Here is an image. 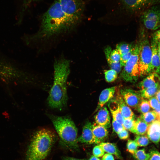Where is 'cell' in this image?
Instances as JSON below:
<instances>
[{"label": "cell", "instance_id": "obj_26", "mask_svg": "<svg viewBox=\"0 0 160 160\" xmlns=\"http://www.w3.org/2000/svg\"><path fill=\"white\" fill-rule=\"evenodd\" d=\"M138 146H146L149 143V140L148 137L144 135H137L134 140Z\"/></svg>", "mask_w": 160, "mask_h": 160}, {"label": "cell", "instance_id": "obj_19", "mask_svg": "<svg viewBox=\"0 0 160 160\" xmlns=\"http://www.w3.org/2000/svg\"><path fill=\"white\" fill-rule=\"evenodd\" d=\"M119 93L116 98V100L119 104L120 111L124 119L135 118V115L131 109L124 101L122 97Z\"/></svg>", "mask_w": 160, "mask_h": 160}, {"label": "cell", "instance_id": "obj_36", "mask_svg": "<svg viewBox=\"0 0 160 160\" xmlns=\"http://www.w3.org/2000/svg\"><path fill=\"white\" fill-rule=\"evenodd\" d=\"M148 102L151 108L154 110L157 108L159 104L158 101L155 97L149 98Z\"/></svg>", "mask_w": 160, "mask_h": 160}, {"label": "cell", "instance_id": "obj_29", "mask_svg": "<svg viewBox=\"0 0 160 160\" xmlns=\"http://www.w3.org/2000/svg\"><path fill=\"white\" fill-rule=\"evenodd\" d=\"M133 155L137 160H148L149 158V153H147L144 149L137 150Z\"/></svg>", "mask_w": 160, "mask_h": 160}, {"label": "cell", "instance_id": "obj_10", "mask_svg": "<svg viewBox=\"0 0 160 160\" xmlns=\"http://www.w3.org/2000/svg\"><path fill=\"white\" fill-rule=\"evenodd\" d=\"M92 124L87 121L84 126L81 135L77 138L78 142L91 144L95 143L92 132Z\"/></svg>", "mask_w": 160, "mask_h": 160}, {"label": "cell", "instance_id": "obj_27", "mask_svg": "<svg viewBox=\"0 0 160 160\" xmlns=\"http://www.w3.org/2000/svg\"><path fill=\"white\" fill-rule=\"evenodd\" d=\"M151 108L148 101L143 99L137 109L139 112L143 114L151 110Z\"/></svg>", "mask_w": 160, "mask_h": 160}, {"label": "cell", "instance_id": "obj_15", "mask_svg": "<svg viewBox=\"0 0 160 160\" xmlns=\"http://www.w3.org/2000/svg\"><path fill=\"white\" fill-rule=\"evenodd\" d=\"M116 88L115 86L113 87L105 89L102 91L99 96L96 111L98 110L103 107L111 100L115 93Z\"/></svg>", "mask_w": 160, "mask_h": 160}, {"label": "cell", "instance_id": "obj_32", "mask_svg": "<svg viewBox=\"0 0 160 160\" xmlns=\"http://www.w3.org/2000/svg\"><path fill=\"white\" fill-rule=\"evenodd\" d=\"M133 47L132 49L129 52L121 56L120 62L122 67L124 66L130 58L132 53Z\"/></svg>", "mask_w": 160, "mask_h": 160}, {"label": "cell", "instance_id": "obj_39", "mask_svg": "<svg viewBox=\"0 0 160 160\" xmlns=\"http://www.w3.org/2000/svg\"><path fill=\"white\" fill-rule=\"evenodd\" d=\"M102 160H114V158L112 155L105 153L103 155Z\"/></svg>", "mask_w": 160, "mask_h": 160}, {"label": "cell", "instance_id": "obj_42", "mask_svg": "<svg viewBox=\"0 0 160 160\" xmlns=\"http://www.w3.org/2000/svg\"><path fill=\"white\" fill-rule=\"evenodd\" d=\"M155 96L158 101L160 103V88L156 93Z\"/></svg>", "mask_w": 160, "mask_h": 160}, {"label": "cell", "instance_id": "obj_35", "mask_svg": "<svg viewBox=\"0 0 160 160\" xmlns=\"http://www.w3.org/2000/svg\"><path fill=\"white\" fill-rule=\"evenodd\" d=\"M149 153V158L148 160H160V153L157 151L152 150Z\"/></svg>", "mask_w": 160, "mask_h": 160}, {"label": "cell", "instance_id": "obj_38", "mask_svg": "<svg viewBox=\"0 0 160 160\" xmlns=\"http://www.w3.org/2000/svg\"><path fill=\"white\" fill-rule=\"evenodd\" d=\"M152 40L156 44L160 43V29L154 33Z\"/></svg>", "mask_w": 160, "mask_h": 160}, {"label": "cell", "instance_id": "obj_11", "mask_svg": "<svg viewBox=\"0 0 160 160\" xmlns=\"http://www.w3.org/2000/svg\"><path fill=\"white\" fill-rule=\"evenodd\" d=\"M98 110L95 116V123L107 128H109L111 126V118L107 108L103 106Z\"/></svg>", "mask_w": 160, "mask_h": 160}, {"label": "cell", "instance_id": "obj_5", "mask_svg": "<svg viewBox=\"0 0 160 160\" xmlns=\"http://www.w3.org/2000/svg\"><path fill=\"white\" fill-rule=\"evenodd\" d=\"M139 41L138 66L141 76L151 73L152 51L151 44L146 36L142 33Z\"/></svg>", "mask_w": 160, "mask_h": 160}, {"label": "cell", "instance_id": "obj_14", "mask_svg": "<svg viewBox=\"0 0 160 160\" xmlns=\"http://www.w3.org/2000/svg\"><path fill=\"white\" fill-rule=\"evenodd\" d=\"M147 136L155 144L160 141V121L156 120L149 125L147 131Z\"/></svg>", "mask_w": 160, "mask_h": 160}, {"label": "cell", "instance_id": "obj_17", "mask_svg": "<svg viewBox=\"0 0 160 160\" xmlns=\"http://www.w3.org/2000/svg\"><path fill=\"white\" fill-rule=\"evenodd\" d=\"M142 20L153 23H160V9L153 7L145 11L142 16Z\"/></svg>", "mask_w": 160, "mask_h": 160}, {"label": "cell", "instance_id": "obj_20", "mask_svg": "<svg viewBox=\"0 0 160 160\" xmlns=\"http://www.w3.org/2000/svg\"><path fill=\"white\" fill-rule=\"evenodd\" d=\"M100 145L104 152L108 153L114 155L119 159L121 158V153L116 145L113 143L103 142Z\"/></svg>", "mask_w": 160, "mask_h": 160}, {"label": "cell", "instance_id": "obj_16", "mask_svg": "<svg viewBox=\"0 0 160 160\" xmlns=\"http://www.w3.org/2000/svg\"><path fill=\"white\" fill-rule=\"evenodd\" d=\"M151 45L152 51L151 73H155L159 75L160 74V59L157 52V44L152 40Z\"/></svg>", "mask_w": 160, "mask_h": 160}, {"label": "cell", "instance_id": "obj_40", "mask_svg": "<svg viewBox=\"0 0 160 160\" xmlns=\"http://www.w3.org/2000/svg\"><path fill=\"white\" fill-rule=\"evenodd\" d=\"M63 160H87L86 159H80L73 157L66 156L64 157Z\"/></svg>", "mask_w": 160, "mask_h": 160}, {"label": "cell", "instance_id": "obj_37", "mask_svg": "<svg viewBox=\"0 0 160 160\" xmlns=\"http://www.w3.org/2000/svg\"><path fill=\"white\" fill-rule=\"evenodd\" d=\"M117 134L119 138L122 140H126L129 137V132L125 129Z\"/></svg>", "mask_w": 160, "mask_h": 160}, {"label": "cell", "instance_id": "obj_7", "mask_svg": "<svg viewBox=\"0 0 160 160\" xmlns=\"http://www.w3.org/2000/svg\"><path fill=\"white\" fill-rule=\"evenodd\" d=\"M63 11L78 24L83 17L85 3L83 0H59Z\"/></svg>", "mask_w": 160, "mask_h": 160}, {"label": "cell", "instance_id": "obj_1", "mask_svg": "<svg viewBox=\"0 0 160 160\" xmlns=\"http://www.w3.org/2000/svg\"><path fill=\"white\" fill-rule=\"evenodd\" d=\"M78 25L63 11L59 0H55L43 15L34 38L38 41L47 40L73 31Z\"/></svg>", "mask_w": 160, "mask_h": 160}, {"label": "cell", "instance_id": "obj_13", "mask_svg": "<svg viewBox=\"0 0 160 160\" xmlns=\"http://www.w3.org/2000/svg\"><path fill=\"white\" fill-rule=\"evenodd\" d=\"M160 77L155 73H151L138 84V87L141 90L159 85Z\"/></svg>", "mask_w": 160, "mask_h": 160}, {"label": "cell", "instance_id": "obj_25", "mask_svg": "<svg viewBox=\"0 0 160 160\" xmlns=\"http://www.w3.org/2000/svg\"><path fill=\"white\" fill-rule=\"evenodd\" d=\"M133 46V45L129 44L121 43L116 45V49L121 56L129 52L132 49Z\"/></svg>", "mask_w": 160, "mask_h": 160}, {"label": "cell", "instance_id": "obj_24", "mask_svg": "<svg viewBox=\"0 0 160 160\" xmlns=\"http://www.w3.org/2000/svg\"><path fill=\"white\" fill-rule=\"evenodd\" d=\"M140 118L149 125L154 121L157 120V114L155 111H152L142 114Z\"/></svg>", "mask_w": 160, "mask_h": 160}, {"label": "cell", "instance_id": "obj_21", "mask_svg": "<svg viewBox=\"0 0 160 160\" xmlns=\"http://www.w3.org/2000/svg\"><path fill=\"white\" fill-rule=\"evenodd\" d=\"M149 124L140 118L136 120L133 133L137 135H144L147 132Z\"/></svg>", "mask_w": 160, "mask_h": 160}, {"label": "cell", "instance_id": "obj_2", "mask_svg": "<svg viewBox=\"0 0 160 160\" xmlns=\"http://www.w3.org/2000/svg\"><path fill=\"white\" fill-rule=\"evenodd\" d=\"M54 81L48 103L52 108L61 109L66 105L68 101L67 81L70 73V62L64 58L57 60L54 63Z\"/></svg>", "mask_w": 160, "mask_h": 160}, {"label": "cell", "instance_id": "obj_34", "mask_svg": "<svg viewBox=\"0 0 160 160\" xmlns=\"http://www.w3.org/2000/svg\"><path fill=\"white\" fill-rule=\"evenodd\" d=\"M93 156L97 157H100L104 154V151L100 145L95 146L92 150Z\"/></svg>", "mask_w": 160, "mask_h": 160}, {"label": "cell", "instance_id": "obj_12", "mask_svg": "<svg viewBox=\"0 0 160 160\" xmlns=\"http://www.w3.org/2000/svg\"><path fill=\"white\" fill-rule=\"evenodd\" d=\"M107 128L95 123L92 124V130L95 143L100 144L107 138L108 135Z\"/></svg>", "mask_w": 160, "mask_h": 160}, {"label": "cell", "instance_id": "obj_44", "mask_svg": "<svg viewBox=\"0 0 160 160\" xmlns=\"http://www.w3.org/2000/svg\"><path fill=\"white\" fill-rule=\"evenodd\" d=\"M88 160H100L99 158L93 155Z\"/></svg>", "mask_w": 160, "mask_h": 160}, {"label": "cell", "instance_id": "obj_30", "mask_svg": "<svg viewBox=\"0 0 160 160\" xmlns=\"http://www.w3.org/2000/svg\"><path fill=\"white\" fill-rule=\"evenodd\" d=\"M135 121L134 118L124 119L123 125L125 129L133 133Z\"/></svg>", "mask_w": 160, "mask_h": 160}, {"label": "cell", "instance_id": "obj_28", "mask_svg": "<svg viewBox=\"0 0 160 160\" xmlns=\"http://www.w3.org/2000/svg\"><path fill=\"white\" fill-rule=\"evenodd\" d=\"M105 79L108 82L115 81L117 79L118 73L114 70L111 69L105 71L104 72Z\"/></svg>", "mask_w": 160, "mask_h": 160}, {"label": "cell", "instance_id": "obj_6", "mask_svg": "<svg viewBox=\"0 0 160 160\" xmlns=\"http://www.w3.org/2000/svg\"><path fill=\"white\" fill-rule=\"evenodd\" d=\"M138 42L133 45L132 55L122 70L120 77L125 81L134 82L141 76L138 66Z\"/></svg>", "mask_w": 160, "mask_h": 160}, {"label": "cell", "instance_id": "obj_9", "mask_svg": "<svg viewBox=\"0 0 160 160\" xmlns=\"http://www.w3.org/2000/svg\"><path fill=\"white\" fill-rule=\"evenodd\" d=\"M154 0H120L123 8L130 12L140 10L152 4Z\"/></svg>", "mask_w": 160, "mask_h": 160}, {"label": "cell", "instance_id": "obj_31", "mask_svg": "<svg viewBox=\"0 0 160 160\" xmlns=\"http://www.w3.org/2000/svg\"><path fill=\"white\" fill-rule=\"evenodd\" d=\"M137 146L134 140H129L127 144V148L128 151L133 154L137 150Z\"/></svg>", "mask_w": 160, "mask_h": 160}, {"label": "cell", "instance_id": "obj_23", "mask_svg": "<svg viewBox=\"0 0 160 160\" xmlns=\"http://www.w3.org/2000/svg\"><path fill=\"white\" fill-rule=\"evenodd\" d=\"M160 88V85L141 90L139 92L143 98L149 99L155 95Z\"/></svg>", "mask_w": 160, "mask_h": 160}, {"label": "cell", "instance_id": "obj_3", "mask_svg": "<svg viewBox=\"0 0 160 160\" xmlns=\"http://www.w3.org/2000/svg\"><path fill=\"white\" fill-rule=\"evenodd\" d=\"M56 137L54 132L47 129L36 131L27 150L26 160H44L50 151Z\"/></svg>", "mask_w": 160, "mask_h": 160}, {"label": "cell", "instance_id": "obj_4", "mask_svg": "<svg viewBox=\"0 0 160 160\" xmlns=\"http://www.w3.org/2000/svg\"><path fill=\"white\" fill-rule=\"evenodd\" d=\"M49 117L63 145L71 151H77L78 130L73 121L66 116L50 115Z\"/></svg>", "mask_w": 160, "mask_h": 160}, {"label": "cell", "instance_id": "obj_8", "mask_svg": "<svg viewBox=\"0 0 160 160\" xmlns=\"http://www.w3.org/2000/svg\"><path fill=\"white\" fill-rule=\"evenodd\" d=\"M120 94L128 105L136 108H137L140 102L143 99L139 92L130 89L124 88L121 89Z\"/></svg>", "mask_w": 160, "mask_h": 160}, {"label": "cell", "instance_id": "obj_33", "mask_svg": "<svg viewBox=\"0 0 160 160\" xmlns=\"http://www.w3.org/2000/svg\"><path fill=\"white\" fill-rule=\"evenodd\" d=\"M112 125L114 131L117 134L124 129L123 125L113 119Z\"/></svg>", "mask_w": 160, "mask_h": 160}, {"label": "cell", "instance_id": "obj_18", "mask_svg": "<svg viewBox=\"0 0 160 160\" xmlns=\"http://www.w3.org/2000/svg\"><path fill=\"white\" fill-rule=\"evenodd\" d=\"M108 106L112 115L113 119L123 125L124 118L121 113L119 105L115 100H111Z\"/></svg>", "mask_w": 160, "mask_h": 160}, {"label": "cell", "instance_id": "obj_43", "mask_svg": "<svg viewBox=\"0 0 160 160\" xmlns=\"http://www.w3.org/2000/svg\"><path fill=\"white\" fill-rule=\"evenodd\" d=\"M157 52L160 59V43L157 44Z\"/></svg>", "mask_w": 160, "mask_h": 160}, {"label": "cell", "instance_id": "obj_22", "mask_svg": "<svg viewBox=\"0 0 160 160\" xmlns=\"http://www.w3.org/2000/svg\"><path fill=\"white\" fill-rule=\"evenodd\" d=\"M104 52L106 59L114 62H120L121 56L116 49L112 50L110 47L108 46L105 49Z\"/></svg>", "mask_w": 160, "mask_h": 160}, {"label": "cell", "instance_id": "obj_41", "mask_svg": "<svg viewBox=\"0 0 160 160\" xmlns=\"http://www.w3.org/2000/svg\"><path fill=\"white\" fill-rule=\"evenodd\" d=\"M157 114V120L160 121V103L159 104L157 108L155 110Z\"/></svg>", "mask_w": 160, "mask_h": 160}]
</instances>
